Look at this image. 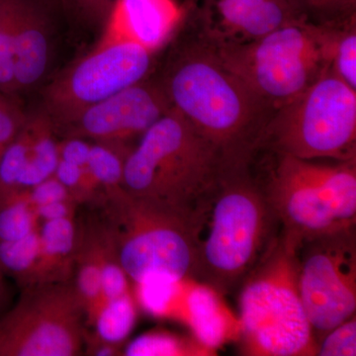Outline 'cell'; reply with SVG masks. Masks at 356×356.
<instances>
[{
  "label": "cell",
  "mask_w": 356,
  "mask_h": 356,
  "mask_svg": "<svg viewBox=\"0 0 356 356\" xmlns=\"http://www.w3.org/2000/svg\"><path fill=\"white\" fill-rule=\"evenodd\" d=\"M262 153L270 163L254 168L281 228L304 242L355 227L356 159L321 163Z\"/></svg>",
  "instance_id": "8992f818"
},
{
  "label": "cell",
  "mask_w": 356,
  "mask_h": 356,
  "mask_svg": "<svg viewBox=\"0 0 356 356\" xmlns=\"http://www.w3.org/2000/svg\"><path fill=\"white\" fill-rule=\"evenodd\" d=\"M22 289L0 318V356L81 355L86 315L72 281Z\"/></svg>",
  "instance_id": "30bf717a"
},
{
  "label": "cell",
  "mask_w": 356,
  "mask_h": 356,
  "mask_svg": "<svg viewBox=\"0 0 356 356\" xmlns=\"http://www.w3.org/2000/svg\"><path fill=\"white\" fill-rule=\"evenodd\" d=\"M302 243L281 228L243 281L238 305L243 355H317L318 343L300 292Z\"/></svg>",
  "instance_id": "5b68a950"
},
{
  "label": "cell",
  "mask_w": 356,
  "mask_h": 356,
  "mask_svg": "<svg viewBox=\"0 0 356 356\" xmlns=\"http://www.w3.org/2000/svg\"><path fill=\"white\" fill-rule=\"evenodd\" d=\"M133 146L91 143L88 168L102 191L122 186L124 165Z\"/></svg>",
  "instance_id": "7402d4cb"
},
{
  "label": "cell",
  "mask_w": 356,
  "mask_h": 356,
  "mask_svg": "<svg viewBox=\"0 0 356 356\" xmlns=\"http://www.w3.org/2000/svg\"><path fill=\"white\" fill-rule=\"evenodd\" d=\"M137 311L130 294L105 303L96 316L95 334L105 341L122 344L132 331Z\"/></svg>",
  "instance_id": "cb8c5ba5"
},
{
  "label": "cell",
  "mask_w": 356,
  "mask_h": 356,
  "mask_svg": "<svg viewBox=\"0 0 356 356\" xmlns=\"http://www.w3.org/2000/svg\"><path fill=\"white\" fill-rule=\"evenodd\" d=\"M91 142L79 138H62L58 140L60 159L81 168H88Z\"/></svg>",
  "instance_id": "1f68e13d"
},
{
  "label": "cell",
  "mask_w": 356,
  "mask_h": 356,
  "mask_svg": "<svg viewBox=\"0 0 356 356\" xmlns=\"http://www.w3.org/2000/svg\"><path fill=\"white\" fill-rule=\"evenodd\" d=\"M136 285L151 277L195 278L197 240L191 215L136 197L123 186L105 189L89 203Z\"/></svg>",
  "instance_id": "277c9868"
},
{
  "label": "cell",
  "mask_w": 356,
  "mask_h": 356,
  "mask_svg": "<svg viewBox=\"0 0 356 356\" xmlns=\"http://www.w3.org/2000/svg\"><path fill=\"white\" fill-rule=\"evenodd\" d=\"M4 291V273L2 270L1 266H0V300L2 298V294Z\"/></svg>",
  "instance_id": "e575fe53"
},
{
  "label": "cell",
  "mask_w": 356,
  "mask_h": 356,
  "mask_svg": "<svg viewBox=\"0 0 356 356\" xmlns=\"http://www.w3.org/2000/svg\"><path fill=\"white\" fill-rule=\"evenodd\" d=\"M299 286L317 343L355 315V227L302 243Z\"/></svg>",
  "instance_id": "8fae6325"
},
{
  "label": "cell",
  "mask_w": 356,
  "mask_h": 356,
  "mask_svg": "<svg viewBox=\"0 0 356 356\" xmlns=\"http://www.w3.org/2000/svg\"><path fill=\"white\" fill-rule=\"evenodd\" d=\"M257 152L308 161L356 159V90L327 72L274 112Z\"/></svg>",
  "instance_id": "52a82bcc"
},
{
  "label": "cell",
  "mask_w": 356,
  "mask_h": 356,
  "mask_svg": "<svg viewBox=\"0 0 356 356\" xmlns=\"http://www.w3.org/2000/svg\"><path fill=\"white\" fill-rule=\"evenodd\" d=\"M40 254L39 227L24 238L0 243V266L4 274L17 281L21 287L34 284Z\"/></svg>",
  "instance_id": "ffe728a7"
},
{
  "label": "cell",
  "mask_w": 356,
  "mask_h": 356,
  "mask_svg": "<svg viewBox=\"0 0 356 356\" xmlns=\"http://www.w3.org/2000/svg\"><path fill=\"white\" fill-rule=\"evenodd\" d=\"M28 116L18 98L0 91V158L24 128Z\"/></svg>",
  "instance_id": "83f0119b"
},
{
  "label": "cell",
  "mask_w": 356,
  "mask_h": 356,
  "mask_svg": "<svg viewBox=\"0 0 356 356\" xmlns=\"http://www.w3.org/2000/svg\"><path fill=\"white\" fill-rule=\"evenodd\" d=\"M53 0H15V79L18 93L44 83L54 53Z\"/></svg>",
  "instance_id": "5bb4252c"
},
{
  "label": "cell",
  "mask_w": 356,
  "mask_h": 356,
  "mask_svg": "<svg viewBox=\"0 0 356 356\" xmlns=\"http://www.w3.org/2000/svg\"><path fill=\"white\" fill-rule=\"evenodd\" d=\"M74 26L88 31H102L108 23L114 0H58Z\"/></svg>",
  "instance_id": "484cf974"
},
{
  "label": "cell",
  "mask_w": 356,
  "mask_h": 356,
  "mask_svg": "<svg viewBox=\"0 0 356 356\" xmlns=\"http://www.w3.org/2000/svg\"><path fill=\"white\" fill-rule=\"evenodd\" d=\"M222 166L219 149L172 108L129 153L122 186L136 197L194 217Z\"/></svg>",
  "instance_id": "3957f363"
},
{
  "label": "cell",
  "mask_w": 356,
  "mask_h": 356,
  "mask_svg": "<svg viewBox=\"0 0 356 356\" xmlns=\"http://www.w3.org/2000/svg\"><path fill=\"white\" fill-rule=\"evenodd\" d=\"M189 317L195 339L207 348H217L228 337L226 314L218 293L206 285L192 290L188 299Z\"/></svg>",
  "instance_id": "ac0fdd59"
},
{
  "label": "cell",
  "mask_w": 356,
  "mask_h": 356,
  "mask_svg": "<svg viewBox=\"0 0 356 356\" xmlns=\"http://www.w3.org/2000/svg\"><path fill=\"white\" fill-rule=\"evenodd\" d=\"M83 346L88 355L115 356L121 355L122 344L111 343L98 337L95 332L84 331Z\"/></svg>",
  "instance_id": "d6a6232c"
},
{
  "label": "cell",
  "mask_w": 356,
  "mask_h": 356,
  "mask_svg": "<svg viewBox=\"0 0 356 356\" xmlns=\"http://www.w3.org/2000/svg\"><path fill=\"white\" fill-rule=\"evenodd\" d=\"M211 44L224 65L273 114L329 72L323 26L307 19L250 43Z\"/></svg>",
  "instance_id": "ba28073f"
},
{
  "label": "cell",
  "mask_w": 356,
  "mask_h": 356,
  "mask_svg": "<svg viewBox=\"0 0 356 356\" xmlns=\"http://www.w3.org/2000/svg\"><path fill=\"white\" fill-rule=\"evenodd\" d=\"M252 159L224 165L194 218L195 278L221 294L242 285L281 229Z\"/></svg>",
  "instance_id": "7a4b0ae2"
},
{
  "label": "cell",
  "mask_w": 356,
  "mask_h": 356,
  "mask_svg": "<svg viewBox=\"0 0 356 356\" xmlns=\"http://www.w3.org/2000/svg\"><path fill=\"white\" fill-rule=\"evenodd\" d=\"M79 204L72 200L58 201L44 205L37 206L36 211L38 219L51 220L58 218L76 217V210Z\"/></svg>",
  "instance_id": "836d02e7"
},
{
  "label": "cell",
  "mask_w": 356,
  "mask_h": 356,
  "mask_svg": "<svg viewBox=\"0 0 356 356\" xmlns=\"http://www.w3.org/2000/svg\"><path fill=\"white\" fill-rule=\"evenodd\" d=\"M0 91L18 97L15 79V0H0Z\"/></svg>",
  "instance_id": "d4e9b609"
},
{
  "label": "cell",
  "mask_w": 356,
  "mask_h": 356,
  "mask_svg": "<svg viewBox=\"0 0 356 356\" xmlns=\"http://www.w3.org/2000/svg\"><path fill=\"white\" fill-rule=\"evenodd\" d=\"M114 1H115V0H114Z\"/></svg>",
  "instance_id": "d590c367"
},
{
  "label": "cell",
  "mask_w": 356,
  "mask_h": 356,
  "mask_svg": "<svg viewBox=\"0 0 356 356\" xmlns=\"http://www.w3.org/2000/svg\"><path fill=\"white\" fill-rule=\"evenodd\" d=\"M184 7V22L217 46L250 43L307 19L295 0H186Z\"/></svg>",
  "instance_id": "4fadbf2b"
},
{
  "label": "cell",
  "mask_w": 356,
  "mask_h": 356,
  "mask_svg": "<svg viewBox=\"0 0 356 356\" xmlns=\"http://www.w3.org/2000/svg\"><path fill=\"white\" fill-rule=\"evenodd\" d=\"M39 234L40 254L33 285L70 282L76 254V217L46 220Z\"/></svg>",
  "instance_id": "2e32d148"
},
{
  "label": "cell",
  "mask_w": 356,
  "mask_h": 356,
  "mask_svg": "<svg viewBox=\"0 0 356 356\" xmlns=\"http://www.w3.org/2000/svg\"><path fill=\"white\" fill-rule=\"evenodd\" d=\"M32 140L29 154L17 184V192L28 191L55 175L60 154L58 139L53 124L39 109L29 115Z\"/></svg>",
  "instance_id": "e0dca14e"
},
{
  "label": "cell",
  "mask_w": 356,
  "mask_h": 356,
  "mask_svg": "<svg viewBox=\"0 0 356 356\" xmlns=\"http://www.w3.org/2000/svg\"><path fill=\"white\" fill-rule=\"evenodd\" d=\"M321 24L329 72L356 90V15Z\"/></svg>",
  "instance_id": "d6986e66"
},
{
  "label": "cell",
  "mask_w": 356,
  "mask_h": 356,
  "mask_svg": "<svg viewBox=\"0 0 356 356\" xmlns=\"http://www.w3.org/2000/svg\"><path fill=\"white\" fill-rule=\"evenodd\" d=\"M165 48L154 72L172 108L219 149L225 165L252 161L273 111L184 21Z\"/></svg>",
  "instance_id": "6da1fadb"
},
{
  "label": "cell",
  "mask_w": 356,
  "mask_h": 356,
  "mask_svg": "<svg viewBox=\"0 0 356 356\" xmlns=\"http://www.w3.org/2000/svg\"><path fill=\"white\" fill-rule=\"evenodd\" d=\"M38 221L27 191L16 192L0 203V243L24 238L38 228Z\"/></svg>",
  "instance_id": "603a6c76"
},
{
  "label": "cell",
  "mask_w": 356,
  "mask_h": 356,
  "mask_svg": "<svg viewBox=\"0 0 356 356\" xmlns=\"http://www.w3.org/2000/svg\"><path fill=\"white\" fill-rule=\"evenodd\" d=\"M129 356H209L216 350L207 348L197 339H186L165 332H151L140 336L125 350Z\"/></svg>",
  "instance_id": "44dd1931"
},
{
  "label": "cell",
  "mask_w": 356,
  "mask_h": 356,
  "mask_svg": "<svg viewBox=\"0 0 356 356\" xmlns=\"http://www.w3.org/2000/svg\"><path fill=\"white\" fill-rule=\"evenodd\" d=\"M318 356L356 355L355 315L327 332L318 343Z\"/></svg>",
  "instance_id": "f1b7e54d"
},
{
  "label": "cell",
  "mask_w": 356,
  "mask_h": 356,
  "mask_svg": "<svg viewBox=\"0 0 356 356\" xmlns=\"http://www.w3.org/2000/svg\"><path fill=\"white\" fill-rule=\"evenodd\" d=\"M305 17L314 23H327L356 15V0H295Z\"/></svg>",
  "instance_id": "4316f807"
},
{
  "label": "cell",
  "mask_w": 356,
  "mask_h": 356,
  "mask_svg": "<svg viewBox=\"0 0 356 356\" xmlns=\"http://www.w3.org/2000/svg\"><path fill=\"white\" fill-rule=\"evenodd\" d=\"M156 57L133 40L103 34L90 53L44 86L40 109L57 134L84 109L151 76Z\"/></svg>",
  "instance_id": "9c48e42d"
},
{
  "label": "cell",
  "mask_w": 356,
  "mask_h": 356,
  "mask_svg": "<svg viewBox=\"0 0 356 356\" xmlns=\"http://www.w3.org/2000/svg\"><path fill=\"white\" fill-rule=\"evenodd\" d=\"M177 281L166 277H151L140 283V300L149 313L161 314L172 299Z\"/></svg>",
  "instance_id": "f546056e"
},
{
  "label": "cell",
  "mask_w": 356,
  "mask_h": 356,
  "mask_svg": "<svg viewBox=\"0 0 356 356\" xmlns=\"http://www.w3.org/2000/svg\"><path fill=\"white\" fill-rule=\"evenodd\" d=\"M172 108L154 72L81 111L58 130V138H79L91 143L128 145L140 139Z\"/></svg>",
  "instance_id": "7c38bea8"
},
{
  "label": "cell",
  "mask_w": 356,
  "mask_h": 356,
  "mask_svg": "<svg viewBox=\"0 0 356 356\" xmlns=\"http://www.w3.org/2000/svg\"><path fill=\"white\" fill-rule=\"evenodd\" d=\"M184 18L177 0H115L102 34L133 40L159 54L165 49Z\"/></svg>",
  "instance_id": "9a60e30c"
},
{
  "label": "cell",
  "mask_w": 356,
  "mask_h": 356,
  "mask_svg": "<svg viewBox=\"0 0 356 356\" xmlns=\"http://www.w3.org/2000/svg\"><path fill=\"white\" fill-rule=\"evenodd\" d=\"M27 193L34 208L58 201L72 200L76 202L70 191L55 177L48 178L36 186L28 189Z\"/></svg>",
  "instance_id": "4dcf8cb0"
}]
</instances>
